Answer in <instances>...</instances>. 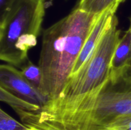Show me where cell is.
Wrapping results in <instances>:
<instances>
[{
	"mask_svg": "<svg viewBox=\"0 0 131 130\" xmlns=\"http://www.w3.org/2000/svg\"><path fill=\"white\" fill-rule=\"evenodd\" d=\"M98 16L75 8L43 30L38 65L42 75L41 93L48 103L62 93Z\"/></svg>",
	"mask_w": 131,
	"mask_h": 130,
	"instance_id": "1",
	"label": "cell"
},
{
	"mask_svg": "<svg viewBox=\"0 0 131 130\" xmlns=\"http://www.w3.org/2000/svg\"><path fill=\"white\" fill-rule=\"evenodd\" d=\"M116 14L88 60L78 71L69 76L60 97L36 113L19 115L28 127L44 129L63 119L89 96L98 90L108 79L111 62L121 31Z\"/></svg>",
	"mask_w": 131,
	"mask_h": 130,
	"instance_id": "2",
	"label": "cell"
},
{
	"mask_svg": "<svg viewBox=\"0 0 131 130\" xmlns=\"http://www.w3.org/2000/svg\"><path fill=\"white\" fill-rule=\"evenodd\" d=\"M131 116V66L110 71L103 85L76 109L43 130H106Z\"/></svg>",
	"mask_w": 131,
	"mask_h": 130,
	"instance_id": "3",
	"label": "cell"
},
{
	"mask_svg": "<svg viewBox=\"0 0 131 130\" xmlns=\"http://www.w3.org/2000/svg\"><path fill=\"white\" fill-rule=\"evenodd\" d=\"M46 14V0H15L0 19V59L21 68L37 44Z\"/></svg>",
	"mask_w": 131,
	"mask_h": 130,
	"instance_id": "4",
	"label": "cell"
},
{
	"mask_svg": "<svg viewBox=\"0 0 131 130\" xmlns=\"http://www.w3.org/2000/svg\"><path fill=\"white\" fill-rule=\"evenodd\" d=\"M0 87L40 107V110L49 103L47 98L41 94L24 77L20 70L9 64L0 66Z\"/></svg>",
	"mask_w": 131,
	"mask_h": 130,
	"instance_id": "5",
	"label": "cell"
},
{
	"mask_svg": "<svg viewBox=\"0 0 131 130\" xmlns=\"http://www.w3.org/2000/svg\"><path fill=\"white\" fill-rule=\"evenodd\" d=\"M117 10V8H113L109 9L102 14L99 15L90 33L86 40L84 47L81 51L80 54L75 62L71 75L75 73L77 71H79V69L88 60V57L94 50L102 37L103 36Z\"/></svg>",
	"mask_w": 131,
	"mask_h": 130,
	"instance_id": "6",
	"label": "cell"
},
{
	"mask_svg": "<svg viewBox=\"0 0 131 130\" xmlns=\"http://www.w3.org/2000/svg\"><path fill=\"white\" fill-rule=\"evenodd\" d=\"M131 29L129 28L120 38L111 62V71H116L130 65Z\"/></svg>",
	"mask_w": 131,
	"mask_h": 130,
	"instance_id": "7",
	"label": "cell"
},
{
	"mask_svg": "<svg viewBox=\"0 0 131 130\" xmlns=\"http://www.w3.org/2000/svg\"><path fill=\"white\" fill-rule=\"evenodd\" d=\"M124 0H79L77 8L98 15L106 10L118 8Z\"/></svg>",
	"mask_w": 131,
	"mask_h": 130,
	"instance_id": "8",
	"label": "cell"
},
{
	"mask_svg": "<svg viewBox=\"0 0 131 130\" xmlns=\"http://www.w3.org/2000/svg\"><path fill=\"white\" fill-rule=\"evenodd\" d=\"M0 100L9 105L16 113L24 112L34 113L40 110V107L21 99L1 87H0Z\"/></svg>",
	"mask_w": 131,
	"mask_h": 130,
	"instance_id": "9",
	"label": "cell"
},
{
	"mask_svg": "<svg viewBox=\"0 0 131 130\" xmlns=\"http://www.w3.org/2000/svg\"><path fill=\"white\" fill-rule=\"evenodd\" d=\"M20 69L24 77L41 93L42 75L38 65H35L28 59Z\"/></svg>",
	"mask_w": 131,
	"mask_h": 130,
	"instance_id": "10",
	"label": "cell"
},
{
	"mask_svg": "<svg viewBox=\"0 0 131 130\" xmlns=\"http://www.w3.org/2000/svg\"><path fill=\"white\" fill-rule=\"evenodd\" d=\"M0 130H31L29 127L20 123L8 114L3 109L0 110Z\"/></svg>",
	"mask_w": 131,
	"mask_h": 130,
	"instance_id": "11",
	"label": "cell"
},
{
	"mask_svg": "<svg viewBox=\"0 0 131 130\" xmlns=\"http://www.w3.org/2000/svg\"><path fill=\"white\" fill-rule=\"evenodd\" d=\"M15 0H0V19L5 17Z\"/></svg>",
	"mask_w": 131,
	"mask_h": 130,
	"instance_id": "12",
	"label": "cell"
},
{
	"mask_svg": "<svg viewBox=\"0 0 131 130\" xmlns=\"http://www.w3.org/2000/svg\"><path fill=\"white\" fill-rule=\"evenodd\" d=\"M29 127L31 129V130H43V129H42L36 128V127Z\"/></svg>",
	"mask_w": 131,
	"mask_h": 130,
	"instance_id": "13",
	"label": "cell"
},
{
	"mask_svg": "<svg viewBox=\"0 0 131 130\" xmlns=\"http://www.w3.org/2000/svg\"><path fill=\"white\" fill-rule=\"evenodd\" d=\"M129 28H130L131 29V17H130V27ZM130 65L131 66V52H130Z\"/></svg>",
	"mask_w": 131,
	"mask_h": 130,
	"instance_id": "14",
	"label": "cell"
},
{
	"mask_svg": "<svg viewBox=\"0 0 131 130\" xmlns=\"http://www.w3.org/2000/svg\"><path fill=\"white\" fill-rule=\"evenodd\" d=\"M106 130H113V129H106Z\"/></svg>",
	"mask_w": 131,
	"mask_h": 130,
	"instance_id": "15",
	"label": "cell"
},
{
	"mask_svg": "<svg viewBox=\"0 0 131 130\" xmlns=\"http://www.w3.org/2000/svg\"><path fill=\"white\" fill-rule=\"evenodd\" d=\"M125 1V0H124V1Z\"/></svg>",
	"mask_w": 131,
	"mask_h": 130,
	"instance_id": "16",
	"label": "cell"
}]
</instances>
